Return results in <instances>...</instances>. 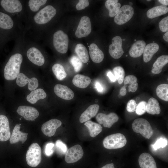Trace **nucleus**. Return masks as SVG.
Returning a JSON list of instances; mask_svg holds the SVG:
<instances>
[{"mask_svg":"<svg viewBox=\"0 0 168 168\" xmlns=\"http://www.w3.org/2000/svg\"><path fill=\"white\" fill-rule=\"evenodd\" d=\"M23 57L20 53L12 55L7 63L4 69V75L7 80H13L16 78L20 73Z\"/></svg>","mask_w":168,"mask_h":168,"instance_id":"nucleus-1","label":"nucleus"},{"mask_svg":"<svg viewBox=\"0 0 168 168\" xmlns=\"http://www.w3.org/2000/svg\"><path fill=\"white\" fill-rule=\"evenodd\" d=\"M125 136L121 133L109 135L103 140V144L105 148L109 149H116L124 147L127 143Z\"/></svg>","mask_w":168,"mask_h":168,"instance_id":"nucleus-2","label":"nucleus"},{"mask_svg":"<svg viewBox=\"0 0 168 168\" xmlns=\"http://www.w3.org/2000/svg\"><path fill=\"white\" fill-rule=\"evenodd\" d=\"M133 131L140 133L146 138L149 139L153 133L152 128L149 122L143 118H138L134 120L132 124Z\"/></svg>","mask_w":168,"mask_h":168,"instance_id":"nucleus-3","label":"nucleus"},{"mask_svg":"<svg viewBox=\"0 0 168 168\" xmlns=\"http://www.w3.org/2000/svg\"><path fill=\"white\" fill-rule=\"evenodd\" d=\"M14 21L8 14L0 11V49L6 40L7 33L12 29Z\"/></svg>","mask_w":168,"mask_h":168,"instance_id":"nucleus-4","label":"nucleus"},{"mask_svg":"<svg viewBox=\"0 0 168 168\" xmlns=\"http://www.w3.org/2000/svg\"><path fill=\"white\" fill-rule=\"evenodd\" d=\"M41 160V149L37 143L32 144L29 147L26 154L27 164L31 167L37 166Z\"/></svg>","mask_w":168,"mask_h":168,"instance_id":"nucleus-5","label":"nucleus"},{"mask_svg":"<svg viewBox=\"0 0 168 168\" xmlns=\"http://www.w3.org/2000/svg\"><path fill=\"white\" fill-rule=\"evenodd\" d=\"M56 9L52 6L47 5L39 11L34 16V22L38 25H43L50 21L55 15Z\"/></svg>","mask_w":168,"mask_h":168,"instance_id":"nucleus-6","label":"nucleus"},{"mask_svg":"<svg viewBox=\"0 0 168 168\" xmlns=\"http://www.w3.org/2000/svg\"><path fill=\"white\" fill-rule=\"evenodd\" d=\"M68 36L63 31L59 30L54 34L53 44L58 52L63 54L66 53L68 50Z\"/></svg>","mask_w":168,"mask_h":168,"instance_id":"nucleus-7","label":"nucleus"},{"mask_svg":"<svg viewBox=\"0 0 168 168\" xmlns=\"http://www.w3.org/2000/svg\"><path fill=\"white\" fill-rule=\"evenodd\" d=\"M134 13V9L132 6L128 5H124L115 16L114 21L118 25L124 24L131 19Z\"/></svg>","mask_w":168,"mask_h":168,"instance_id":"nucleus-8","label":"nucleus"},{"mask_svg":"<svg viewBox=\"0 0 168 168\" xmlns=\"http://www.w3.org/2000/svg\"><path fill=\"white\" fill-rule=\"evenodd\" d=\"M84 152L81 145H76L67 150L65 157L66 162L72 163L77 161L83 156Z\"/></svg>","mask_w":168,"mask_h":168,"instance_id":"nucleus-9","label":"nucleus"},{"mask_svg":"<svg viewBox=\"0 0 168 168\" xmlns=\"http://www.w3.org/2000/svg\"><path fill=\"white\" fill-rule=\"evenodd\" d=\"M91 30V23L90 18L84 16L81 18L75 33L76 36L79 38L88 35Z\"/></svg>","mask_w":168,"mask_h":168,"instance_id":"nucleus-10","label":"nucleus"},{"mask_svg":"<svg viewBox=\"0 0 168 168\" xmlns=\"http://www.w3.org/2000/svg\"><path fill=\"white\" fill-rule=\"evenodd\" d=\"M112 43V44L109 46V53L114 58L119 59L124 53L122 47V39L119 36H117L113 38Z\"/></svg>","mask_w":168,"mask_h":168,"instance_id":"nucleus-11","label":"nucleus"},{"mask_svg":"<svg viewBox=\"0 0 168 168\" xmlns=\"http://www.w3.org/2000/svg\"><path fill=\"white\" fill-rule=\"evenodd\" d=\"M16 82L18 86L21 87L25 86L28 83V88L30 91L36 89L39 86L38 81L36 78H29L22 73H19L17 76Z\"/></svg>","mask_w":168,"mask_h":168,"instance_id":"nucleus-12","label":"nucleus"},{"mask_svg":"<svg viewBox=\"0 0 168 168\" xmlns=\"http://www.w3.org/2000/svg\"><path fill=\"white\" fill-rule=\"evenodd\" d=\"M119 118L115 113L111 112L108 114L99 113L96 117V119L100 124H103L105 127L110 128L114 123L119 120Z\"/></svg>","mask_w":168,"mask_h":168,"instance_id":"nucleus-13","label":"nucleus"},{"mask_svg":"<svg viewBox=\"0 0 168 168\" xmlns=\"http://www.w3.org/2000/svg\"><path fill=\"white\" fill-rule=\"evenodd\" d=\"M17 113L28 121H34L39 115L37 110L35 108L28 106L21 105L17 108Z\"/></svg>","mask_w":168,"mask_h":168,"instance_id":"nucleus-14","label":"nucleus"},{"mask_svg":"<svg viewBox=\"0 0 168 168\" xmlns=\"http://www.w3.org/2000/svg\"><path fill=\"white\" fill-rule=\"evenodd\" d=\"M62 124L61 121L57 119H50L44 123L41 128L43 133L45 135L51 137L55 134L57 129Z\"/></svg>","mask_w":168,"mask_h":168,"instance_id":"nucleus-15","label":"nucleus"},{"mask_svg":"<svg viewBox=\"0 0 168 168\" xmlns=\"http://www.w3.org/2000/svg\"><path fill=\"white\" fill-rule=\"evenodd\" d=\"M26 55L29 60L36 65L41 66L44 63L43 55L37 48L32 47L29 48L27 51Z\"/></svg>","mask_w":168,"mask_h":168,"instance_id":"nucleus-16","label":"nucleus"},{"mask_svg":"<svg viewBox=\"0 0 168 168\" xmlns=\"http://www.w3.org/2000/svg\"><path fill=\"white\" fill-rule=\"evenodd\" d=\"M0 5L5 11L10 13L19 12L22 9L21 2L18 0H2Z\"/></svg>","mask_w":168,"mask_h":168,"instance_id":"nucleus-17","label":"nucleus"},{"mask_svg":"<svg viewBox=\"0 0 168 168\" xmlns=\"http://www.w3.org/2000/svg\"><path fill=\"white\" fill-rule=\"evenodd\" d=\"M10 137L8 119L5 115L0 114V141H7L10 139Z\"/></svg>","mask_w":168,"mask_h":168,"instance_id":"nucleus-18","label":"nucleus"},{"mask_svg":"<svg viewBox=\"0 0 168 168\" xmlns=\"http://www.w3.org/2000/svg\"><path fill=\"white\" fill-rule=\"evenodd\" d=\"M54 91L58 97L64 100H69L72 99L74 96L73 91L68 86L58 84L54 87Z\"/></svg>","mask_w":168,"mask_h":168,"instance_id":"nucleus-19","label":"nucleus"},{"mask_svg":"<svg viewBox=\"0 0 168 168\" xmlns=\"http://www.w3.org/2000/svg\"><path fill=\"white\" fill-rule=\"evenodd\" d=\"M138 163L141 168H157L154 159L147 153H143L140 155Z\"/></svg>","mask_w":168,"mask_h":168,"instance_id":"nucleus-20","label":"nucleus"},{"mask_svg":"<svg viewBox=\"0 0 168 168\" xmlns=\"http://www.w3.org/2000/svg\"><path fill=\"white\" fill-rule=\"evenodd\" d=\"M20 128L21 126L18 124H16L15 126L10 138L11 144L15 143L20 141L23 143L26 140L28 133L20 131Z\"/></svg>","mask_w":168,"mask_h":168,"instance_id":"nucleus-21","label":"nucleus"},{"mask_svg":"<svg viewBox=\"0 0 168 168\" xmlns=\"http://www.w3.org/2000/svg\"><path fill=\"white\" fill-rule=\"evenodd\" d=\"M100 106L98 104H93L89 106L81 114L79 118L80 122H86L95 116Z\"/></svg>","mask_w":168,"mask_h":168,"instance_id":"nucleus-22","label":"nucleus"},{"mask_svg":"<svg viewBox=\"0 0 168 168\" xmlns=\"http://www.w3.org/2000/svg\"><path fill=\"white\" fill-rule=\"evenodd\" d=\"M89 55L93 62L98 63L103 60L104 53L96 44H91L89 47Z\"/></svg>","mask_w":168,"mask_h":168,"instance_id":"nucleus-23","label":"nucleus"},{"mask_svg":"<svg viewBox=\"0 0 168 168\" xmlns=\"http://www.w3.org/2000/svg\"><path fill=\"white\" fill-rule=\"evenodd\" d=\"M146 44L143 40L137 41L132 45L129 50L130 56L134 58L140 56L143 54Z\"/></svg>","mask_w":168,"mask_h":168,"instance_id":"nucleus-24","label":"nucleus"},{"mask_svg":"<svg viewBox=\"0 0 168 168\" xmlns=\"http://www.w3.org/2000/svg\"><path fill=\"white\" fill-rule=\"evenodd\" d=\"M159 49V45L155 43L149 44L146 46L143 53L144 61L145 63L149 62Z\"/></svg>","mask_w":168,"mask_h":168,"instance_id":"nucleus-25","label":"nucleus"},{"mask_svg":"<svg viewBox=\"0 0 168 168\" xmlns=\"http://www.w3.org/2000/svg\"><path fill=\"white\" fill-rule=\"evenodd\" d=\"M46 96V94L43 89L38 88L32 91L27 96L26 99L30 103L34 104L38 100L44 99Z\"/></svg>","mask_w":168,"mask_h":168,"instance_id":"nucleus-26","label":"nucleus"},{"mask_svg":"<svg viewBox=\"0 0 168 168\" xmlns=\"http://www.w3.org/2000/svg\"><path fill=\"white\" fill-rule=\"evenodd\" d=\"M91 81L89 77L79 74L75 76L72 80L73 84L76 87L81 88L87 87L90 84Z\"/></svg>","mask_w":168,"mask_h":168,"instance_id":"nucleus-27","label":"nucleus"},{"mask_svg":"<svg viewBox=\"0 0 168 168\" xmlns=\"http://www.w3.org/2000/svg\"><path fill=\"white\" fill-rule=\"evenodd\" d=\"M168 12V7L164 5L158 6L149 9L147 12V16L148 18L152 19L166 14Z\"/></svg>","mask_w":168,"mask_h":168,"instance_id":"nucleus-28","label":"nucleus"},{"mask_svg":"<svg viewBox=\"0 0 168 168\" xmlns=\"http://www.w3.org/2000/svg\"><path fill=\"white\" fill-rule=\"evenodd\" d=\"M168 63V56L163 55L159 57L154 63L152 72L158 74L161 72L162 68Z\"/></svg>","mask_w":168,"mask_h":168,"instance_id":"nucleus-29","label":"nucleus"},{"mask_svg":"<svg viewBox=\"0 0 168 168\" xmlns=\"http://www.w3.org/2000/svg\"><path fill=\"white\" fill-rule=\"evenodd\" d=\"M146 111L150 114L154 115L159 114L161 109L159 103L155 98H150L147 104Z\"/></svg>","mask_w":168,"mask_h":168,"instance_id":"nucleus-30","label":"nucleus"},{"mask_svg":"<svg viewBox=\"0 0 168 168\" xmlns=\"http://www.w3.org/2000/svg\"><path fill=\"white\" fill-rule=\"evenodd\" d=\"M118 0H107L105 2V6L109 11V16L110 17L115 16L118 12L121 4L118 3Z\"/></svg>","mask_w":168,"mask_h":168,"instance_id":"nucleus-31","label":"nucleus"},{"mask_svg":"<svg viewBox=\"0 0 168 168\" xmlns=\"http://www.w3.org/2000/svg\"><path fill=\"white\" fill-rule=\"evenodd\" d=\"M84 125L88 128L90 136L92 138L96 137L102 130V127L100 124L91 121L89 120L86 122Z\"/></svg>","mask_w":168,"mask_h":168,"instance_id":"nucleus-32","label":"nucleus"},{"mask_svg":"<svg viewBox=\"0 0 168 168\" xmlns=\"http://www.w3.org/2000/svg\"><path fill=\"white\" fill-rule=\"evenodd\" d=\"M75 51L79 58L84 63H86L89 60L88 52L86 47L82 44H77Z\"/></svg>","mask_w":168,"mask_h":168,"instance_id":"nucleus-33","label":"nucleus"},{"mask_svg":"<svg viewBox=\"0 0 168 168\" xmlns=\"http://www.w3.org/2000/svg\"><path fill=\"white\" fill-rule=\"evenodd\" d=\"M156 94L161 99L168 101V84H161L158 85L156 88Z\"/></svg>","mask_w":168,"mask_h":168,"instance_id":"nucleus-34","label":"nucleus"},{"mask_svg":"<svg viewBox=\"0 0 168 168\" xmlns=\"http://www.w3.org/2000/svg\"><path fill=\"white\" fill-rule=\"evenodd\" d=\"M52 71L56 78L59 80H62L67 76V74L64 68L61 64L56 63L52 67Z\"/></svg>","mask_w":168,"mask_h":168,"instance_id":"nucleus-35","label":"nucleus"},{"mask_svg":"<svg viewBox=\"0 0 168 168\" xmlns=\"http://www.w3.org/2000/svg\"><path fill=\"white\" fill-rule=\"evenodd\" d=\"M47 1L46 0H30L28 2V6L31 11L36 12L41 6L46 3Z\"/></svg>","mask_w":168,"mask_h":168,"instance_id":"nucleus-36","label":"nucleus"},{"mask_svg":"<svg viewBox=\"0 0 168 168\" xmlns=\"http://www.w3.org/2000/svg\"><path fill=\"white\" fill-rule=\"evenodd\" d=\"M113 71L119 83L122 84L124 81L125 75L124 68L121 66H117L113 68Z\"/></svg>","mask_w":168,"mask_h":168,"instance_id":"nucleus-37","label":"nucleus"},{"mask_svg":"<svg viewBox=\"0 0 168 168\" xmlns=\"http://www.w3.org/2000/svg\"><path fill=\"white\" fill-rule=\"evenodd\" d=\"M70 62L76 72H79L82 67V63L80 59L76 56H72L70 59Z\"/></svg>","mask_w":168,"mask_h":168,"instance_id":"nucleus-38","label":"nucleus"},{"mask_svg":"<svg viewBox=\"0 0 168 168\" xmlns=\"http://www.w3.org/2000/svg\"><path fill=\"white\" fill-rule=\"evenodd\" d=\"M55 147L58 152L60 154H64L67 150L66 144L60 140H58L56 142Z\"/></svg>","mask_w":168,"mask_h":168,"instance_id":"nucleus-39","label":"nucleus"},{"mask_svg":"<svg viewBox=\"0 0 168 168\" xmlns=\"http://www.w3.org/2000/svg\"><path fill=\"white\" fill-rule=\"evenodd\" d=\"M147 104L146 101H142L137 105L135 111L137 114L141 115L145 113Z\"/></svg>","mask_w":168,"mask_h":168,"instance_id":"nucleus-40","label":"nucleus"},{"mask_svg":"<svg viewBox=\"0 0 168 168\" xmlns=\"http://www.w3.org/2000/svg\"><path fill=\"white\" fill-rule=\"evenodd\" d=\"M167 140L163 138H160L158 139L153 146V147L155 150H156L159 148H164L167 145Z\"/></svg>","mask_w":168,"mask_h":168,"instance_id":"nucleus-41","label":"nucleus"},{"mask_svg":"<svg viewBox=\"0 0 168 168\" xmlns=\"http://www.w3.org/2000/svg\"><path fill=\"white\" fill-rule=\"evenodd\" d=\"M160 30L162 32H166L168 30V16L163 18L159 23Z\"/></svg>","mask_w":168,"mask_h":168,"instance_id":"nucleus-42","label":"nucleus"},{"mask_svg":"<svg viewBox=\"0 0 168 168\" xmlns=\"http://www.w3.org/2000/svg\"><path fill=\"white\" fill-rule=\"evenodd\" d=\"M54 144L52 142H49L45 146L44 152L46 155L50 156L52 155L54 152Z\"/></svg>","mask_w":168,"mask_h":168,"instance_id":"nucleus-43","label":"nucleus"},{"mask_svg":"<svg viewBox=\"0 0 168 168\" xmlns=\"http://www.w3.org/2000/svg\"><path fill=\"white\" fill-rule=\"evenodd\" d=\"M137 104L133 100H129L127 104L126 110L127 111L130 113L133 112L135 111Z\"/></svg>","mask_w":168,"mask_h":168,"instance_id":"nucleus-44","label":"nucleus"},{"mask_svg":"<svg viewBox=\"0 0 168 168\" xmlns=\"http://www.w3.org/2000/svg\"><path fill=\"white\" fill-rule=\"evenodd\" d=\"M89 4L87 0H80L76 5V8L78 10H81L88 7Z\"/></svg>","mask_w":168,"mask_h":168,"instance_id":"nucleus-45","label":"nucleus"},{"mask_svg":"<svg viewBox=\"0 0 168 168\" xmlns=\"http://www.w3.org/2000/svg\"><path fill=\"white\" fill-rule=\"evenodd\" d=\"M124 83L125 85L128 84H131L137 81V78L133 75H129L126 76L124 79Z\"/></svg>","mask_w":168,"mask_h":168,"instance_id":"nucleus-46","label":"nucleus"},{"mask_svg":"<svg viewBox=\"0 0 168 168\" xmlns=\"http://www.w3.org/2000/svg\"><path fill=\"white\" fill-rule=\"evenodd\" d=\"M138 83L136 82L131 84L128 86V90L129 92H135L138 88Z\"/></svg>","mask_w":168,"mask_h":168,"instance_id":"nucleus-47","label":"nucleus"},{"mask_svg":"<svg viewBox=\"0 0 168 168\" xmlns=\"http://www.w3.org/2000/svg\"><path fill=\"white\" fill-rule=\"evenodd\" d=\"M95 87L97 91L99 92H101L103 91V87L100 83L98 82H96Z\"/></svg>","mask_w":168,"mask_h":168,"instance_id":"nucleus-48","label":"nucleus"},{"mask_svg":"<svg viewBox=\"0 0 168 168\" xmlns=\"http://www.w3.org/2000/svg\"><path fill=\"white\" fill-rule=\"evenodd\" d=\"M107 75L111 82H115L116 81V79L114 75L111 71H109L107 73Z\"/></svg>","mask_w":168,"mask_h":168,"instance_id":"nucleus-49","label":"nucleus"},{"mask_svg":"<svg viewBox=\"0 0 168 168\" xmlns=\"http://www.w3.org/2000/svg\"><path fill=\"white\" fill-rule=\"evenodd\" d=\"M126 86H123L120 89V94L122 96H125L127 93Z\"/></svg>","mask_w":168,"mask_h":168,"instance_id":"nucleus-50","label":"nucleus"},{"mask_svg":"<svg viewBox=\"0 0 168 168\" xmlns=\"http://www.w3.org/2000/svg\"><path fill=\"white\" fill-rule=\"evenodd\" d=\"M101 168H114V164L113 163L107 164Z\"/></svg>","mask_w":168,"mask_h":168,"instance_id":"nucleus-51","label":"nucleus"},{"mask_svg":"<svg viewBox=\"0 0 168 168\" xmlns=\"http://www.w3.org/2000/svg\"><path fill=\"white\" fill-rule=\"evenodd\" d=\"M158 1L163 5L166 6L168 5V1L167 0H159Z\"/></svg>","mask_w":168,"mask_h":168,"instance_id":"nucleus-52","label":"nucleus"},{"mask_svg":"<svg viewBox=\"0 0 168 168\" xmlns=\"http://www.w3.org/2000/svg\"><path fill=\"white\" fill-rule=\"evenodd\" d=\"M163 38L166 42H168V32L167 31L163 35Z\"/></svg>","mask_w":168,"mask_h":168,"instance_id":"nucleus-53","label":"nucleus"},{"mask_svg":"<svg viewBox=\"0 0 168 168\" xmlns=\"http://www.w3.org/2000/svg\"><path fill=\"white\" fill-rule=\"evenodd\" d=\"M129 6H131L133 5L132 3V2H130L129 3Z\"/></svg>","mask_w":168,"mask_h":168,"instance_id":"nucleus-54","label":"nucleus"},{"mask_svg":"<svg viewBox=\"0 0 168 168\" xmlns=\"http://www.w3.org/2000/svg\"><path fill=\"white\" fill-rule=\"evenodd\" d=\"M122 40H125V39H124Z\"/></svg>","mask_w":168,"mask_h":168,"instance_id":"nucleus-55","label":"nucleus"},{"mask_svg":"<svg viewBox=\"0 0 168 168\" xmlns=\"http://www.w3.org/2000/svg\"><path fill=\"white\" fill-rule=\"evenodd\" d=\"M151 0H147V1H151Z\"/></svg>","mask_w":168,"mask_h":168,"instance_id":"nucleus-56","label":"nucleus"},{"mask_svg":"<svg viewBox=\"0 0 168 168\" xmlns=\"http://www.w3.org/2000/svg\"><path fill=\"white\" fill-rule=\"evenodd\" d=\"M126 57H127V56H128V55H126Z\"/></svg>","mask_w":168,"mask_h":168,"instance_id":"nucleus-57","label":"nucleus"},{"mask_svg":"<svg viewBox=\"0 0 168 168\" xmlns=\"http://www.w3.org/2000/svg\"><path fill=\"white\" fill-rule=\"evenodd\" d=\"M153 43H154V41L153 42Z\"/></svg>","mask_w":168,"mask_h":168,"instance_id":"nucleus-58","label":"nucleus"},{"mask_svg":"<svg viewBox=\"0 0 168 168\" xmlns=\"http://www.w3.org/2000/svg\"><path fill=\"white\" fill-rule=\"evenodd\" d=\"M135 41H136V40H135Z\"/></svg>","mask_w":168,"mask_h":168,"instance_id":"nucleus-59","label":"nucleus"}]
</instances>
